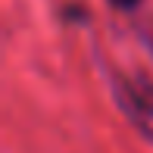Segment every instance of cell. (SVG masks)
<instances>
[{
	"label": "cell",
	"instance_id": "obj_1",
	"mask_svg": "<svg viewBox=\"0 0 153 153\" xmlns=\"http://www.w3.org/2000/svg\"><path fill=\"white\" fill-rule=\"evenodd\" d=\"M109 3H113L116 10H137L144 0H109Z\"/></svg>",
	"mask_w": 153,
	"mask_h": 153
}]
</instances>
